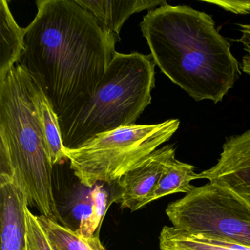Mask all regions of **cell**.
Returning a JSON list of instances; mask_svg holds the SVG:
<instances>
[{
    "mask_svg": "<svg viewBox=\"0 0 250 250\" xmlns=\"http://www.w3.org/2000/svg\"><path fill=\"white\" fill-rule=\"evenodd\" d=\"M25 214L27 224L26 250H54L38 222L36 215L30 211L29 206L26 208Z\"/></svg>",
    "mask_w": 250,
    "mask_h": 250,
    "instance_id": "17",
    "label": "cell"
},
{
    "mask_svg": "<svg viewBox=\"0 0 250 250\" xmlns=\"http://www.w3.org/2000/svg\"><path fill=\"white\" fill-rule=\"evenodd\" d=\"M140 27L155 64L197 102H222L241 77L230 43L206 13L166 3L149 11Z\"/></svg>",
    "mask_w": 250,
    "mask_h": 250,
    "instance_id": "2",
    "label": "cell"
},
{
    "mask_svg": "<svg viewBox=\"0 0 250 250\" xmlns=\"http://www.w3.org/2000/svg\"><path fill=\"white\" fill-rule=\"evenodd\" d=\"M18 63L47 99L59 125L93 96L119 39L76 0H39Z\"/></svg>",
    "mask_w": 250,
    "mask_h": 250,
    "instance_id": "1",
    "label": "cell"
},
{
    "mask_svg": "<svg viewBox=\"0 0 250 250\" xmlns=\"http://www.w3.org/2000/svg\"><path fill=\"white\" fill-rule=\"evenodd\" d=\"M238 27L241 33L238 42L242 45L244 52L240 68L250 77V24H238Z\"/></svg>",
    "mask_w": 250,
    "mask_h": 250,
    "instance_id": "18",
    "label": "cell"
},
{
    "mask_svg": "<svg viewBox=\"0 0 250 250\" xmlns=\"http://www.w3.org/2000/svg\"><path fill=\"white\" fill-rule=\"evenodd\" d=\"M0 81L18 63L25 50L26 29L21 28L14 20L8 1H0Z\"/></svg>",
    "mask_w": 250,
    "mask_h": 250,
    "instance_id": "11",
    "label": "cell"
},
{
    "mask_svg": "<svg viewBox=\"0 0 250 250\" xmlns=\"http://www.w3.org/2000/svg\"><path fill=\"white\" fill-rule=\"evenodd\" d=\"M194 166L181 162L175 158L167 167L161 176L151 197V202L175 193L188 194L194 186L191 181L197 180Z\"/></svg>",
    "mask_w": 250,
    "mask_h": 250,
    "instance_id": "15",
    "label": "cell"
},
{
    "mask_svg": "<svg viewBox=\"0 0 250 250\" xmlns=\"http://www.w3.org/2000/svg\"><path fill=\"white\" fill-rule=\"evenodd\" d=\"M180 126L178 119L121 127L92 137L74 149L65 148L70 168L83 185L117 181L138 166Z\"/></svg>",
    "mask_w": 250,
    "mask_h": 250,
    "instance_id": "5",
    "label": "cell"
},
{
    "mask_svg": "<svg viewBox=\"0 0 250 250\" xmlns=\"http://www.w3.org/2000/svg\"><path fill=\"white\" fill-rule=\"evenodd\" d=\"M159 250H250V247L178 230L164 226L159 237Z\"/></svg>",
    "mask_w": 250,
    "mask_h": 250,
    "instance_id": "12",
    "label": "cell"
},
{
    "mask_svg": "<svg viewBox=\"0 0 250 250\" xmlns=\"http://www.w3.org/2000/svg\"><path fill=\"white\" fill-rule=\"evenodd\" d=\"M27 197L12 181L0 176L1 250H26Z\"/></svg>",
    "mask_w": 250,
    "mask_h": 250,
    "instance_id": "9",
    "label": "cell"
},
{
    "mask_svg": "<svg viewBox=\"0 0 250 250\" xmlns=\"http://www.w3.org/2000/svg\"><path fill=\"white\" fill-rule=\"evenodd\" d=\"M108 193L103 186L96 184L90 193V203L80 220L77 230L81 235L91 237L100 228L108 208Z\"/></svg>",
    "mask_w": 250,
    "mask_h": 250,
    "instance_id": "16",
    "label": "cell"
},
{
    "mask_svg": "<svg viewBox=\"0 0 250 250\" xmlns=\"http://www.w3.org/2000/svg\"><path fill=\"white\" fill-rule=\"evenodd\" d=\"M197 179L227 188L250 208V129L228 137L216 165L197 173Z\"/></svg>",
    "mask_w": 250,
    "mask_h": 250,
    "instance_id": "7",
    "label": "cell"
},
{
    "mask_svg": "<svg viewBox=\"0 0 250 250\" xmlns=\"http://www.w3.org/2000/svg\"><path fill=\"white\" fill-rule=\"evenodd\" d=\"M175 159V148L167 145L149 155L138 166L116 181L114 203L122 208L136 211L151 203L156 185L167 165Z\"/></svg>",
    "mask_w": 250,
    "mask_h": 250,
    "instance_id": "8",
    "label": "cell"
},
{
    "mask_svg": "<svg viewBox=\"0 0 250 250\" xmlns=\"http://www.w3.org/2000/svg\"><path fill=\"white\" fill-rule=\"evenodd\" d=\"M36 217L54 250H106L99 232L85 237L77 229L74 230L45 216L36 215Z\"/></svg>",
    "mask_w": 250,
    "mask_h": 250,
    "instance_id": "13",
    "label": "cell"
},
{
    "mask_svg": "<svg viewBox=\"0 0 250 250\" xmlns=\"http://www.w3.org/2000/svg\"><path fill=\"white\" fill-rule=\"evenodd\" d=\"M35 89L19 64L0 81V176L17 186L41 216L65 225L54 195V165L35 104Z\"/></svg>",
    "mask_w": 250,
    "mask_h": 250,
    "instance_id": "3",
    "label": "cell"
},
{
    "mask_svg": "<svg viewBox=\"0 0 250 250\" xmlns=\"http://www.w3.org/2000/svg\"><path fill=\"white\" fill-rule=\"evenodd\" d=\"M165 213L178 230L250 247V208L215 183L194 187Z\"/></svg>",
    "mask_w": 250,
    "mask_h": 250,
    "instance_id": "6",
    "label": "cell"
},
{
    "mask_svg": "<svg viewBox=\"0 0 250 250\" xmlns=\"http://www.w3.org/2000/svg\"><path fill=\"white\" fill-rule=\"evenodd\" d=\"M155 65L151 55L117 52L90 100L60 125L65 148H77L98 134L134 125L151 103Z\"/></svg>",
    "mask_w": 250,
    "mask_h": 250,
    "instance_id": "4",
    "label": "cell"
},
{
    "mask_svg": "<svg viewBox=\"0 0 250 250\" xmlns=\"http://www.w3.org/2000/svg\"><path fill=\"white\" fill-rule=\"evenodd\" d=\"M96 19L102 30L114 35L120 40L119 34L124 23L135 13L162 6L166 1L153 0H76Z\"/></svg>",
    "mask_w": 250,
    "mask_h": 250,
    "instance_id": "10",
    "label": "cell"
},
{
    "mask_svg": "<svg viewBox=\"0 0 250 250\" xmlns=\"http://www.w3.org/2000/svg\"><path fill=\"white\" fill-rule=\"evenodd\" d=\"M34 99L52 165H58L63 161L68 160L58 116L46 96L36 85Z\"/></svg>",
    "mask_w": 250,
    "mask_h": 250,
    "instance_id": "14",
    "label": "cell"
}]
</instances>
